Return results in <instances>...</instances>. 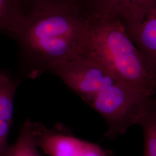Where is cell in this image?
Segmentation results:
<instances>
[{"label": "cell", "mask_w": 156, "mask_h": 156, "mask_svg": "<svg viewBox=\"0 0 156 156\" xmlns=\"http://www.w3.org/2000/svg\"><path fill=\"white\" fill-rule=\"evenodd\" d=\"M23 0H0V34L8 33L24 10Z\"/></svg>", "instance_id": "obj_8"}, {"label": "cell", "mask_w": 156, "mask_h": 156, "mask_svg": "<svg viewBox=\"0 0 156 156\" xmlns=\"http://www.w3.org/2000/svg\"><path fill=\"white\" fill-rule=\"evenodd\" d=\"M24 4L25 6H26L36 4H39L42 2H46L50 1H60V0H23ZM84 1V0H80Z\"/></svg>", "instance_id": "obj_11"}, {"label": "cell", "mask_w": 156, "mask_h": 156, "mask_svg": "<svg viewBox=\"0 0 156 156\" xmlns=\"http://www.w3.org/2000/svg\"><path fill=\"white\" fill-rule=\"evenodd\" d=\"M3 72H4V71H0V74H1V73H3Z\"/></svg>", "instance_id": "obj_12"}, {"label": "cell", "mask_w": 156, "mask_h": 156, "mask_svg": "<svg viewBox=\"0 0 156 156\" xmlns=\"http://www.w3.org/2000/svg\"><path fill=\"white\" fill-rule=\"evenodd\" d=\"M89 12L80 0L26 6L7 34L18 46L20 65L29 78L38 77L83 53Z\"/></svg>", "instance_id": "obj_1"}, {"label": "cell", "mask_w": 156, "mask_h": 156, "mask_svg": "<svg viewBox=\"0 0 156 156\" xmlns=\"http://www.w3.org/2000/svg\"><path fill=\"white\" fill-rule=\"evenodd\" d=\"M20 82L12 79L4 71L0 74V156L7 148L13 117V99Z\"/></svg>", "instance_id": "obj_6"}, {"label": "cell", "mask_w": 156, "mask_h": 156, "mask_svg": "<svg viewBox=\"0 0 156 156\" xmlns=\"http://www.w3.org/2000/svg\"><path fill=\"white\" fill-rule=\"evenodd\" d=\"M137 125L144 133L143 156H156V95L146 98Z\"/></svg>", "instance_id": "obj_7"}, {"label": "cell", "mask_w": 156, "mask_h": 156, "mask_svg": "<svg viewBox=\"0 0 156 156\" xmlns=\"http://www.w3.org/2000/svg\"><path fill=\"white\" fill-rule=\"evenodd\" d=\"M83 53L99 62L141 96L156 95V77L117 20L90 16Z\"/></svg>", "instance_id": "obj_2"}, {"label": "cell", "mask_w": 156, "mask_h": 156, "mask_svg": "<svg viewBox=\"0 0 156 156\" xmlns=\"http://www.w3.org/2000/svg\"><path fill=\"white\" fill-rule=\"evenodd\" d=\"M29 132L28 120L25 121L20 129L19 138L15 144L7 147L1 156H26V141Z\"/></svg>", "instance_id": "obj_9"}, {"label": "cell", "mask_w": 156, "mask_h": 156, "mask_svg": "<svg viewBox=\"0 0 156 156\" xmlns=\"http://www.w3.org/2000/svg\"><path fill=\"white\" fill-rule=\"evenodd\" d=\"M29 123V132L26 141V156H41L39 154L38 147L35 143L33 136L31 133V128L30 125V120H28Z\"/></svg>", "instance_id": "obj_10"}, {"label": "cell", "mask_w": 156, "mask_h": 156, "mask_svg": "<svg viewBox=\"0 0 156 156\" xmlns=\"http://www.w3.org/2000/svg\"><path fill=\"white\" fill-rule=\"evenodd\" d=\"M35 143L49 156H113L109 151L75 137L62 126L49 128L30 120Z\"/></svg>", "instance_id": "obj_3"}, {"label": "cell", "mask_w": 156, "mask_h": 156, "mask_svg": "<svg viewBox=\"0 0 156 156\" xmlns=\"http://www.w3.org/2000/svg\"><path fill=\"white\" fill-rule=\"evenodd\" d=\"M90 16L114 19L126 31L138 26L156 4V0H84Z\"/></svg>", "instance_id": "obj_4"}, {"label": "cell", "mask_w": 156, "mask_h": 156, "mask_svg": "<svg viewBox=\"0 0 156 156\" xmlns=\"http://www.w3.org/2000/svg\"><path fill=\"white\" fill-rule=\"evenodd\" d=\"M129 36L156 78V4Z\"/></svg>", "instance_id": "obj_5"}]
</instances>
